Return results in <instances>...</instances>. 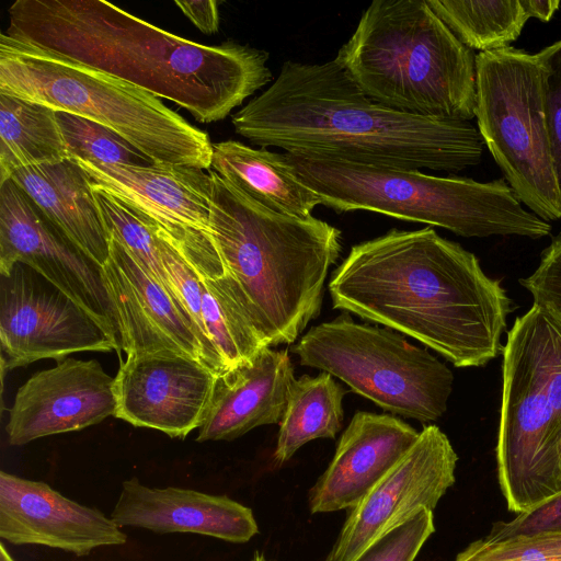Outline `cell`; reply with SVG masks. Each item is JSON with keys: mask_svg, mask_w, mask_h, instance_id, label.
Masks as SVG:
<instances>
[{"mask_svg": "<svg viewBox=\"0 0 561 561\" xmlns=\"http://www.w3.org/2000/svg\"><path fill=\"white\" fill-rule=\"evenodd\" d=\"M293 352L385 411L422 423L437 421L453 391L451 370L426 348L392 330L355 322L344 312L312 327Z\"/></svg>", "mask_w": 561, "mask_h": 561, "instance_id": "ba28073f", "label": "cell"}, {"mask_svg": "<svg viewBox=\"0 0 561 561\" xmlns=\"http://www.w3.org/2000/svg\"><path fill=\"white\" fill-rule=\"evenodd\" d=\"M110 517L119 527L157 534L191 533L244 543L259 533L251 508L226 496L125 480Z\"/></svg>", "mask_w": 561, "mask_h": 561, "instance_id": "ffe728a7", "label": "cell"}, {"mask_svg": "<svg viewBox=\"0 0 561 561\" xmlns=\"http://www.w3.org/2000/svg\"><path fill=\"white\" fill-rule=\"evenodd\" d=\"M295 380L288 352L271 346L217 376L196 440H232L257 426L279 424Z\"/></svg>", "mask_w": 561, "mask_h": 561, "instance_id": "44dd1931", "label": "cell"}, {"mask_svg": "<svg viewBox=\"0 0 561 561\" xmlns=\"http://www.w3.org/2000/svg\"><path fill=\"white\" fill-rule=\"evenodd\" d=\"M210 234L267 346L291 344L320 313L341 231L273 211L211 169Z\"/></svg>", "mask_w": 561, "mask_h": 561, "instance_id": "277c9868", "label": "cell"}, {"mask_svg": "<svg viewBox=\"0 0 561 561\" xmlns=\"http://www.w3.org/2000/svg\"><path fill=\"white\" fill-rule=\"evenodd\" d=\"M345 393L346 390L325 371L296 379L279 422L274 461L277 465L288 461L310 440L334 438L342 428Z\"/></svg>", "mask_w": 561, "mask_h": 561, "instance_id": "484cf974", "label": "cell"}, {"mask_svg": "<svg viewBox=\"0 0 561 561\" xmlns=\"http://www.w3.org/2000/svg\"><path fill=\"white\" fill-rule=\"evenodd\" d=\"M0 94L81 116L154 163L209 170L208 135L153 94L108 73L0 34Z\"/></svg>", "mask_w": 561, "mask_h": 561, "instance_id": "52a82bcc", "label": "cell"}, {"mask_svg": "<svg viewBox=\"0 0 561 561\" xmlns=\"http://www.w3.org/2000/svg\"><path fill=\"white\" fill-rule=\"evenodd\" d=\"M300 180L335 211L367 210L447 229L458 236L540 239L551 225L523 208L505 179L482 183L420 170L379 168L285 153Z\"/></svg>", "mask_w": 561, "mask_h": 561, "instance_id": "8992f818", "label": "cell"}, {"mask_svg": "<svg viewBox=\"0 0 561 561\" xmlns=\"http://www.w3.org/2000/svg\"><path fill=\"white\" fill-rule=\"evenodd\" d=\"M210 168L273 211L308 218L322 205L320 196L300 180L285 153L225 140L213 144Z\"/></svg>", "mask_w": 561, "mask_h": 561, "instance_id": "cb8c5ba5", "label": "cell"}, {"mask_svg": "<svg viewBox=\"0 0 561 561\" xmlns=\"http://www.w3.org/2000/svg\"><path fill=\"white\" fill-rule=\"evenodd\" d=\"M23 263L60 289L119 345L102 267L80 251L11 180L0 184V274ZM122 350V348H121Z\"/></svg>", "mask_w": 561, "mask_h": 561, "instance_id": "7c38bea8", "label": "cell"}, {"mask_svg": "<svg viewBox=\"0 0 561 561\" xmlns=\"http://www.w3.org/2000/svg\"><path fill=\"white\" fill-rule=\"evenodd\" d=\"M152 222V221H151ZM158 236L162 264L170 288L191 317L203 346L205 365L217 376L226 371L222 359L207 332L202 308V289L198 276L176 249L154 228Z\"/></svg>", "mask_w": 561, "mask_h": 561, "instance_id": "f546056e", "label": "cell"}, {"mask_svg": "<svg viewBox=\"0 0 561 561\" xmlns=\"http://www.w3.org/2000/svg\"><path fill=\"white\" fill-rule=\"evenodd\" d=\"M102 273L127 356L178 354L205 365L199 336L183 306L113 238Z\"/></svg>", "mask_w": 561, "mask_h": 561, "instance_id": "2e32d148", "label": "cell"}, {"mask_svg": "<svg viewBox=\"0 0 561 561\" xmlns=\"http://www.w3.org/2000/svg\"><path fill=\"white\" fill-rule=\"evenodd\" d=\"M174 248L198 276L205 325L226 371L252 360L267 345L252 323L213 238Z\"/></svg>", "mask_w": 561, "mask_h": 561, "instance_id": "603a6c76", "label": "cell"}, {"mask_svg": "<svg viewBox=\"0 0 561 561\" xmlns=\"http://www.w3.org/2000/svg\"><path fill=\"white\" fill-rule=\"evenodd\" d=\"M56 117L71 160L136 165L154 163L103 125L65 112H57Z\"/></svg>", "mask_w": 561, "mask_h": 561, "instance_id": "f1b7e54d", "label": "cell"}, {"mask_svg": "<svg viewBox=\"0 0 561 561\" xmlns=\"http://www.w3.org/2000/svg\"><path fill=\"white\" fill-rule=\"evenodd\" d=\"M420 432L404 421L356 412L308 495L312 514L352 510L398 463Z\"/></svg>", "mask_w": 561, "mask_h": 561, "instance_id": "d6986e66", "label": "cell"}, {"mask_svg": "<svg viewBox=\"0 0 561 561\" xmlns=\"http://www.w3.org/2000/svg\"><path fill=\"white\" fill-rule=\"evenodd\" d=\"M0 561H15L14 558L8 552L4 543L0 545Z\"/></svg>", "mask_w": 561, "mask_h": 561, "instance_id": "f35d334b", "label": "cell"}, {"mask_svg": "<svg viewBox=\"0 0 561 561\" xmlns=\"http://www.w3.org/2000/svg\"><path fill=\"white\" fill-rule=\"evenodd\" d=\"M231 122L262 148L379 168L458 172L479 164L485 147L469 121L413 115L373 101L334 59L285 61Z\"/></svg>", "mask_w": 561, "mask_h": 561, "instance_id": "3957f363", "label": "cell"}, {"mask_svg": "<svg viewBox=\"0 0 561 561\" xmlns=\"http://www.w3.org/2000/svg\"><path fill=\"white\" fill-rule=\"evenodd\" d=\"M0 538L78 557L127 541L122 527L101 511L66 497L46 482L5 471L0 472Z\"/></svg>", "mask_w": 561, "mask_h": 561, "instance_id": "ac0fdd59", "label": "cell"}, {"mask_svg": "<svg viewBox=\"0 0 561 561\" xmlns=\"http://www.w3.org/2000/svg\"><path fill=\"white\" fill-rule=\"evenodd\" d=\"M539 335L547 396L553 413V439L561 446V325L539 308Z\"/></svg>", "mask_w": 561, "mask_h": 561, "instance_id": "e575fe53", "label": "cell"}, {"mask_svg": "<svg viewBox=\"0 0 561 561\" xmlns=\"http://www.w3.org/2000/svg\"><path fill=\"white\" fill-rule=\"evenodd\" d=\"M458 456L436 425L424 426L398 463L350 510L325 561H354L421 510L433 511L456 481Z\"/></svg>", "mask_w": 561, "mask_h": 561, "instance_id": "4fadbf2b", "label": "cell"}, {"mask_svg": "<svg viewBox=\"0 0 561 561\" xmlns=\"http://www.w3.org/2000/svg\"><path fill=\"white\" fill-rule=\"evenodd\" d=\"M478 129L520 203L561 219V192L546 126L536 54L506 47L476 57Z\"/></svg>", "mask_w": 561, "mask_h": 561, "instance_id": "9c48e42d", "label": "cell"}, {"mask_svg": "<svg viewBox=\"0 0 561 561\" xmlns=\"http://www.w3.org/2000/svg\"><path fill=\"white\" fill-rule=\"evenodd\" d=\"M250 561H273L267 559L262 552L255 551Z\"/></svg>", "mask_w": 561, "mask_h": 561, "instance_id": "ab89813d", "label": "cell"}, {"mask_svg": "<svg viewBox=\"0 0 561 561\" xmlns=\"http://www.w3.org/2000/svg\"><path fill=\"white\" fill-rule=\"evenodd\" d=\"M502 354L496 473L507 510L519 514L561 491L537 307L515 319Z\"/></svg>", "mask_w": 561, "mask_h": 561, "instance_id": "30bf717a", "label": "cell"}, {"mask_svg": "<svg viewBox=\"0 0 561 561\" xmlns=\"http://www.w3.org/2000/svg\"><path fill=\"white\" fill-rule=\"evenodd\" d=\"M182 13L203 33L214 34L219 28L218 2L215 0L175 1Z\"/></svg>", "mask_w": 561, "mask_h": 561, "instance_id": "8d00e7d4", "label": "cell"}, {"mask_svg": "<svg viewBox=\"0 0 561 561\" xmlns=\"http://www.w3.org/2000/svg\"><path fill=\"white\" fill-rule=\"evenodd\" d=\"M13 181L47 219L101 267L110 255V237L91 181L71 159L25 168Z\"/></svg>", "mask_w": 561, "mask_h": 561, "instance_id": "7402d4cb", "label": "cell"}, {"mask_svg": "<svg viewBox=\"0 0 561 561\" xmlns=\"http://www.w3.org/2000/svg\"><path fill=\"white\" fill-rule=\"evenodd\" d=\"M426 2L465 46L480 53L510 47L530 19L522 0Z\"/></svg>", "mask_w": 561, "mask_h": 561, "instance_id": "4316f807", "label": "cell"}, {"mask_svg": "<svg viewBox=\"0 0 561 561\" xmlns=\"http://www.w3.org/2000/svg\"><path fill=\"white\" fill-rule=\"evenodd\" d=\"M56 113L0 94V184L18 170L69 159Z\"/></svg>", "mask_w": 561, "mask_h": 561, "instance_id": "d4e9b609", "label": "cell"}, {"mask_svg": "<svg viewBox=\"0 0 561 561\" xmlns=\"http://www.w3.org/2000/svg\"><path fill=\"white\" fill-rule=\"evenodd\" d=\"M92 190L108 237L119 242L157 282L171 291L151 220L104 191L93 186Z\"/></svg>", "mask_w": 561, "mask_h": 561, "instance_id": "83f0119b", "label": "cell"}, {"mask_svg": "<svg viewBox=\"0 0 561 561\" xmlns=\"http://www.w3.org/2000/svg\"><path fill=\"white\" fill-rule=\"evenodd\" d=\"M558 459H559V470H560V474H561V446L558 449Z\"/></svg>", "mask_w": 561, "mask_h": 561, "instance_id": "60d3db41", "label": "cell"}, {"mask_svg": "<svg viewBox=\"0 0 561 561\" xmlns=\"http://www.w3.org/2000/svg\"><path fill=\"white\" fill-rule=\"evenodd\" d=\"M56 363L18 389L5 426L11 445L80 431L115 416V378L96 359L66 357Z\"/></svg>", "mask_w": 561, "mask_h": 561, "instance_id": "9a60e30c", "label": "cell"}, {"mask_svg": "<svg viewBox=\"0 0 561 561\" xmlns=\"http://www.w3.org/2000/svg\"><path fill=\"white\" fill-rule=\"evenodd\" d=\"M434 531L433 511L423 508L373 542L354 561H414Z\"/></svg>", "mask_w": 561, "mask_h": 561, "instance_id": "1f68e13d", "label": "cell"}, {"mask_svg": "<svg viewBox=\"0 0 561 561\" xmlns=\"http://www.w3.org/2000/svg\"><path fill=\"white\" fill-rule=\"evenodd\" d=\"M98 187L150 219L168 240L210 233L209 171L169 163L149 165L73 160Z\"/></svg>", "mask_w": 561, "mask_h": 561, "instance_id": "e0dca14e", "label": "cell"}, {"mask_svg": "<svg viewBox=\"0 0 561 561\" xmlns=\"http://www.w3.org/2000/svg\"><path fill=\"white\" fill-rule=\"evenodd\" d=\"M455 561H561V534L517 536L469 543Z\"/></svg>", "mask_w": 561, "mask_h": 561, "instance_id": "4dcf8cb0", "label": "cell"}, {"mask_svg": "<svg viewBox=\"0 0 561 561\" xmlns=\"http://www.w3.org/2000/svg\"><path fill=\"white\" fill-rule=\"evenodd\" d=\"M115 378V417L185 438L207 414L217 375L178 354L126 356Z\"/></svg>", "mask_w": 561, "mask_h": 561, "instance_id": "5bb4252c", "label": "cell"}, {"mask_svg": "<svg viewBox=\"0 0 561 561\" xmlns=\"http://www.w3.org/2000/svg\"><path fill=\"white\" fill-rule=\"evenodd\" d=\"M424 0H375L334 60L373 101L419 116L476 117L477 72Z\"/></svg>", "mask_w": 561, "mask_h": 561, "instance_id": "5b68a950", "label": "cell"}, {"mask_svg": "<svg viewBox=\"0 0 561 561\" xmlns=\"http://www.w3.org/2000/svg\"><path fill=\"white\" fill-rule=\"evenodd\" d=\"M519 284L530 293L533 306L561 325V232L541 252L535 272Z\"/></svg>", "mask_w": 561, "mask_h": 561, "instance_id": "836d02e7", "label": "cell"}, {"mask_svg": "<svg viewBox=\"0 0 561 561\" xmlns=\"http://www.w3.org/2000/svg\"><path fill=\"white\" fill-rule=\"evenodd\" d=\"M328 288L333 308L413 337L459 368L499 355L513 310L478 257L432 227L353 245Z\"/></svg>", "mask_w": 561, "mask_h": 561, "instance_id": "6da1fadb", "label": "cell"}, {"mask_svg": "<svg viewBox=\"0 0 561 561\" xmlns=\"http://www.w3.org/2000/svg\"><path fill=\"white\" fill-rule=\"evenodd\" d=\"M529 18L548 22L560 7L559 0H522Z\"/></svg>", "mask_w": 561, "mask_h": 561, "instance_id": "74e56055", "label": "cell"}, {"mask_svg": "<svg viewBox=\"0 0 561 561\" xmlns=\"http://www.w3.org/2000/svg\"><path fill=\"white\" fill-rule=\"evenodd\" d=\"M541 67V94L552 160L561 192V41L536 54Z\"/></svg>", "mask_w": 561, "mask_h": 561, "instance_id": "d6a6232c", "label": "cell"}, {"mask_svg": "<svg viewBox=\"0 0 561 561\" xmlns=\"http://www.w3.org/2000/svg\"><path fill=\"white\" fill-rule=\"evenodd\" d=\"M0 341L7 369L78 352L121 355L119 345L98 321L23 263L0 274Z\"/></svg>", "mask_w": 561, "mask_h": 561, "instance_id": "8fae6325", "label": "cell"}, {"mask_svg": "<svg viewBox=\"0 0 561 561\" xmlns=\"http://www.w3.org/2000/svg\"><path fill=\"white\" fill-rule=\"evenodd\" d=\"M561 534V491L510 522L493 524L483 539L495 542L517 536Z\"/></svg>", "mask_w": 561, "mask_h": 561, "instance_id": "d590c367", "label": "cell"}, {"mask_svg": "<svg viewBox=\"0 0 561 561\" xmlns=\"http://www.w3.org/2000/svg\"><path fill=\"white\" fill-rule=\"evenodd\" d=\"M8 14L12 39L127 81L205 124L273 78L264 50L195 43L102 0H16Z\"/></svg>", "mask_w": 561, "mask_h": 561, "instance_id": "7a4b0ae2", "label": "cell"}]
</instances>
